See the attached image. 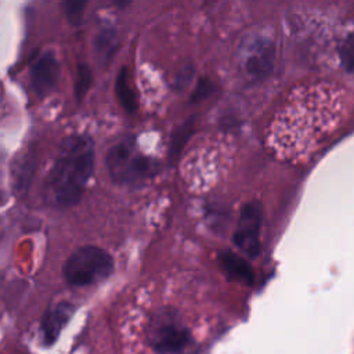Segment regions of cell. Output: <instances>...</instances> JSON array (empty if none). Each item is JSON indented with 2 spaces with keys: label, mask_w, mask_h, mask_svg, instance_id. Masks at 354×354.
<instances>
[{
  "label": "cell",
  "mask_w": 354,
  "mask_h": 354,
  "mask_svg": "<svg viewBox=\"0 0 354 354\" xmlns=\"http://www.w3.org/2000/svg\"><path fill=\"white\" fill-rule=\"evenodd\" d=\"M220 266L225 275L232 281H239L252 285L254 281V274L250 264L239 254L232 250H223L218 254Z\"/></svg>",
  "instance_id": "9c48e42d"
},
{
  "label": "cell",
  "mask_w": 354,
  "mask_h": 354,
  "mask_svg": "<svg viewBox=\"0 0 354 354\" xmlns=\"http://www.w3.org/2000/svg\"><path fill=\"white\" fill-rule=\"evenodd\" d=\"M263 207L260 202H246L239 213L236 230L232 235L235 246L248 257H257L260 254V227H261Z\"/></svg>",
  "instance_id": "8992f818"
},
{
  "label": "cell",
  "mask_w": 354,
  "mask_h": 354,
  "mask_svg": "<svg viewBox=\"0 0 354 354\" xmlns=\"http://www.w3.org/2000/svg\"><path fill=\"white\" fill-rule=\"evenodd\" d=\"M340 62L346 71L354 73V33L346 37L339 48Z\"/></svg>",
  "instance_id": "9a60e30c"
},
{
  "label": "cell",
  "mask_w": 354,
  "mask_h": 354,
  "mask_svg": "<svg viewBox=\"0 0 354 354\" xmlns=\"http://www.w3.org/2000/svg\"><path fill=\"white\" fill-rule=\"evenodd\" d=\"M213 91V83L212 80H209L207 77H201L198 80V84L195 87V90L191 94V102H198L202 101L203 98H206L209 94H212Z\"/></svg>",
  "instance_id": "2e32d148"
},
{
  "label": "cell",
  "mask_w": 354,
  "mask_h": 354,
  "mask_svg": "<svg viewBox=\"0 0 354 354\" xmlns=\"http://www.w3.org/2000/svg\"><path fill=\"white\" fill-rule=\"evenodd\" d=\"M116 94L120 105L129 112L133 113L138 108V98L136 90L129 82V71L126 66L120 68L118 77H116Z\"/></svg>",
  "instance_id": "8fae6325"
},
{
  "label": "cell",
  "mask_w": 354,
  "mask_h": 354,
  "mask_svg": "<svg viewBox=\"0 0 354 354\" xmlns=\"http://www.w3.org/2000/svg\"><path fill=\"white\" fill-rule=\"evenodd\" d=\"M238 58L248 76L252 79H264L274 68V41L260 33L250 35L242 40Z\"/></svg>",
  "instance_id": "5b68a950"
},
{
  "label": "cell",
  "mask_w": 354,
  "mask_h": 354,
  "mask_svg": "<svg viewBox=\"0 0 354 354\" xmlns=\"http://www.w3.org/2000/svg\"><path fill=\"white\" fill-rule=\"evenodd\" d=\"M191 75H192V68H185L180 75H178V77L176 79V82H177V86L178 87H183V86H185L187 84V82L189 80V77H191Z\"/></svg>",
  "instance_id": "e0dca14e"
},
{
  "label": "cell",
  "mask_w": 354,
  "mask_h": 354,
  "mask_svg": "<svg viewBox=\"0 0 354 354\" xmlns=\"http://www.w3.org/2000/svg\"><path fill=\"white\" fill-rule=\"evenodd\" d=\"M86 6H87V1H80V0H66L61 3L65 17L72 25L80 24Z\"/></svg>",
  "instance_id": "5bb4252c"
},
{
  "label": "cell",
  "mask_w": 354,
  "mask_h": 354,
  "mask_svg": "<svg viewBox=\"0 0 354 354\" xmlns=\"http://www.w3.org/2000/svg\"><path fill=\"white\" fill-rule=\"evenodd\" d=\"M105 165L113 183L130 187L145 183L158 170L156 160L141 153L133 137H124L113 144L106 152Z\"/></svg>",
  "instance_id": "7a4b0ae2"
},
{
  "label": "cell",
  "mask_w": 354,
  "mask_h": 354,
  "mask_svg": "<svg viewBox=\"0 0 354 354\" xmlns=\"http://www.w3.org/2000/svg\"><path fill=\"white\" fill-rule=\"evenodd\" d=\"M94 160V142L88 136L64 138L44 183L47 199L58 207L76 205L93 176Z\"/></svg>",
  "instance_id": "6da1fadb"
},
{
  "label": "cell",
  "mask_w": 354,
  "mask_h": 354,
  "mask_svg": "<svg viewBox=\"0 0 354 354\" xmlns=\"http://www.w3.org/2000/svg\"><path fill=\"white\" fill-rule=\"evenodd\" d=\"M118 35L112 28L101 29L94 39V51L98 62L106 65L118 48Z\"/></svg>",
  "instance_id": "30bf717a"
},
{
  "label": "cell",
  "mask_w": 354,
  "mask_h": 354,
  "mask_svg": "<svg viewBox=\"0 0 354 354\" xmlns=\"http://www.w3.org/2000/svg\"><path fill=\"white\" fill-rule=\"evenodd\" d=\"M73 310L75 307L66 301L57 303L50 310H47L41 322V333L46 346H51L58 339L62 328L72 317Z\"/></svg>",
  "instance_id": "ba28073f"
},
{
  "label": "cell",
  "mask_w": 354,
  "mask_h": 354,
  "mask_svg": "<svg viewBox=\"0 0 354 354\" xmlns=\"http://www.w3.org/2000/svg\"><path fill=\"white\" fill-rule=\"evenodd\" d=\"M115 267L113 257L102 248L84 245L66 259L62 275L72 286H87L108 278Z\"/></svg>",
  "instance_id": "3957f363"
},
{
  "label": "cell",
  "mask_w": 354,
  "mask_h": 354,
  "mask_svg": "<svg viewBox=\"0 0 354 354\" xmlns=\"http://www.w3.org/2000/svg\"><path fill=\"white\" fill-rule=\"evenodd\" d=\"M191 131H192V122L184 123L183 126H180L177 129V131H174L171 141H170V149H169V156L171 159H174L180 153V151L184 147V142L189 137Z\"/></svg>",
  "instance_id": "4fadbf2b"
},
{
  "label": "cell",
  "mask_w": 354,
  "mask_h": 354,
  "mask_svg": "<svg viewBox=\"0 0 354 354\" xmlns=\"http://www.w3.org/2000/svg\"><path fill=\"white\" fill-rule=\"evenodd\" d=\"M147 342L158 354H178L189 346L192 336L174 313L165 310L149 324Z\"/></svg>",
  "instance_id": "277c9868"
},
{
  "label": "cell",
  "mask_w": 354,
  "mask_h": 354,
  "mask_svg": "<svg viewBox=\"0 0 354 354\" xmlns=\"http://www.w3.org/2000/svg\"><path fill=\"white\" fill-rule=\"evenodd\" d=\"M93 83V73L88 65L79 64L76 69V79H75V98L76 101H82L86 93L90 90Z\"/></svg>",
  "instance_id": "7c38bea8"
},
{
  "label": "cell",
  "mask_w": 354,
  "mask_h": 354,
  "mask_svg": "<svg viewBox=\"0 0 354 354\" xmlns=\"http://www.w3.org/2000/svg\"><path fill=\"white\" fill-rule=\"evenodd\" d=\"M58 76L59 65L54 53L51 51H44L30 65V86L35 94L40 98L48 95L55 88Z\"/></svg>",
  "instance_id": "52a82bcc"
}]
</instances>
